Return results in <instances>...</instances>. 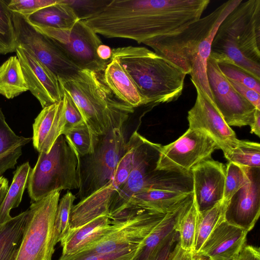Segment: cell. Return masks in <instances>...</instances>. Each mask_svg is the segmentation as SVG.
Returning <instances> with one entry per match:
<instances>
[{"label": "cell", "instance_id": "obj_20", "mask_svg": "<svg viewBox=\"0 0 260 260\" xmlns=\"http://www.w3.org/2000/svg\"><path fill=\"white\" fill-rule=\"evenodd\" d=\"M248 233L224 220L212 232L195 254L204 260H235L245 245Z\"/></svg>", "mask_w": 260, "mask_h": 260}, {"label": "cell", "instance_id": "obj_14", "mask_svg": "<svg viewBox=\"0 0 260 260\" xmlns=\"http://www.w3.org/2000/svg\"><path fill=\"white\" fill-rule=\"evenodd\" d=\"M206 73L213 103L226 124L250 126L257 109L234 88L211 55L207 59Z\"/></svg>", "mask_w": 260, "mask_h": 260}, {"label": "cell", "instance_id": "obj_6", "mask_svg": "<svg viewBox=\"0 0 260 260\" xmlns=\"http://www.w3.org/2000/svg\"><path fill=\"white\" fill-rule=\"evenodd\" d=\"M127 148L123 127L114 128L99 137L92 153L80 157V187L77 194L80 200L110 181Z\"/></svg>", "mask_w": 260, "mask_h": 260}, {"label": "cell", "instance_id": "obj_22", "mask_svg": "<svg viewBox=\"0 0 260 260\" xmlns=\"http://www.w3.org/2000/svg\"><path fill=\"white\" fill-rule=\"evenodd\" d=\"M114 223L107 215L98 217L77 228L71 229L60 242L63 257L75 254L98 242L114 228Z\"/></svg>", "mask_w": 260, "mask_h": 260}, {"label": "cell", "instance_id": "obj_28", "mask_svg": "<svg viewBox=\"0 0 260 260\" xmlns=\"http://www.w3.org/2000/svg\"><path fill=\"white\" fill-rule=\"evenodd\" d=\"M31 168L28 161L18 167L14 173L12 182L0 206V228L12 218L11 209L20 204L24 190L27 187Z\"/></svg>", "mask_w": 260, "mask_h": 260}, {"label": "cell", "instance_id": "obj_26", "mask_svg": "<svg viewBox=\"0 0 260 260\" xmlns=\"http://www.w3.org/2000/svg\"><path fill=\"white\" fill-rule=\"evenodd\" d=\"M28 210L12 217L0 228V260H15L21 242Z\"/></svg>", "mask_w": 260, "mask_h": 260}, {"label": "cell", "instance_id": "obj_18", "mask_svg": "<svg viewBox=\"0 0 260 260\" xmlns=\"http://www.w3.org/2000/svg\"><path fill=\"white\" fill-rule=\"evenodd\" d=\"M192 192L193 190L171 189L165 184H153L133 195L122 212L113 221H122L142 211L167 213Z\"/></svg>", "mask_w": 260, "mask_h": 260}, {"label": "cell", "instance_id": "obj_41", "mask_svg": "<svg viewBox=\"0 0 260 260\" xmlns=\"http://www.w3.org/2000/svg\"><path fill=\"white\" fill-rule=\"evenodd\" d=\"M140 249V245L138 248L131 250L93 254L78 260H136Z\"/></svg>", "mask_w": 260, "mask_h": 260}, {"label": "cell", "instance_id": "obj_34", "mask_svg": "<svg viewBox=\"0 0 260 260\" xmlns=\"http://www.w3.org/2000/svg\"><path fill=\"white\" fill-rule=\"evenodd\" d=\"M75 199V196L68 191L59 201L54 224L55 244L60 242L71 230V212Z\"/></svg>", "mask_w": 260, "mask_h": 260}, {"label": "cell", "instance_id": "obj_23", "mask_svg": "<svg viewBox=\"0 0 260 260\" xmlns=\"http://www.w3.org/2000/svg\"><path fill=\"white\" fill-rule=\"evenodd\" d=\"M193 201L192 192L176 208L166 214L140 245L136 260L150 259L177 232L176 227L179 218L190 206Z\"/></svg>", "mask_w": 260, "mask_h": 260}, {"label": "cell", "instance_id": "obj_10", "mask_svg": "<svg viewBox=\"0 0 260 260\" xmlns=\"http://www.w3.org/2000/svg\"><path fill=\"white\" fill-rule=\"evenodd\" d=\"M33 26L52 39L80 70L101 73L105 70L109 61L101 60L96 53L98 47L103 43L98 34L83 20H78L68 29Z\"/></svg>", "mask_w": 260, "mask_h": 260}, {"label": "cell", "instance_id": "obj_15", "mask_svg": "<svg viewBox=\"0 0 260 260\" xmlns=\"http://www.w3.org/2000/svg\"><path fill=\"white\" fill-rule=\"evenodd\" d=\"M15 52L28 90L39 101L42 107L61 101L63 93L57 76L28 49L17 45Z\"/></svg>", "mask_w": 260, "mask_h": 260}, {"label": "cell", "instance_id": "obj_5", "mask_svg": "<svg viewBox=\"0 0 260 260\" xmlns=\"http://www.w3.org/2000/svg\"><path fill=\"white\" fill-rule=\"evenodd\" d=\"M80 157L65 137L60 136L48 153H39L31 169L27 189L31 203L55 190L79 189Z\"/></svg>", "mask_w": 260, "mask_h": 260}, {"label": "cell", "instance_id": "obj_9", "mask_svg": "<svg viewBox=\"0 0 260 260\" xmlns=\"http://www.w3.org/2000/svg\"><path fill=\"white\" fill-rule=\"evenodd\" d=\"M161 147L141 136L127 178L112 201L108 214L112 220L122 212L132 197L147 185L170 178L175 174L174 172L156 170Z\"/></svg>", "mask_w": 260, "mask_h": 260}, {"label": "cell", "instance_id": "obj_43", "mask_svg": "<svg viewBox=\"0 0 260 260\" xmlns=\"http://www.w3.org/2000/svg\"><path fill=\"white\" fill-rule=\"evenodd\" d=\"M198 257L193 252L185 250L181 247L178 239L166 260H198Z\"/></svg>", "mask_w": 260, "mask_h": 260}, {"label": "cell", "instance_id": "obj_27", "mask_svg": "<svg viewBox=\"0 0 260 260\" xmlns=\"http://www.w3.org/2000/svg\"><path fill=\"white\" fill-rule=\"evenodd\" d=\"M27 90L19 59L10 56L0 66V94L12 99Z\"/></svg>", "mask_w": 260, "mask_h": 260}, {"label": "cell", "instance_id": "obj_16", "mask_svg": "<svg viewBox=\"0 0 260 260\" xmlns=\"http://www.w3.org/2000/svg\"><path fill=\"white\" fill-rule=\"evenodd\" d=\"M246 183L228 203L224 220L249 232L260 214V168H248Z\"/></svg>", "mask_w": 260, "mask_h": 260}, {"label": "cell", "instance_id": "obj_38", "mask_svg": "<svg viewBox=\"0 0 260 260\" xmlns=\"http://www.w3.org/2000/svg\"><path fill=\"white\" fill-rule=\"evenodd\" d=\"M0 34L16 48L12 12L8 8L6 0H0Z\"/></svg>", "mask_w": 260, "mask_h": 260}, {"label": "cell", "instance_id": "obj_13", "mask_svg": "<svg viewBox=\"0 0 260 260\" xmlns=\"http://www.w3.org/2000/svg\"><path fill=\"white\" fill-rule=\"evenodd\" d=\"M12 16L17 46L30 50L58 80L69 79L80 70L52 39L37 30L24 16L13 12Z\"/></svg>", "mask_w": 260, "mask_h": 260}, {"label": "cell", "instance_id": "obj_37", "mask_svg": "<svg viewBox=\"0 0 260 260\" xmlns=\"http://www.w3.org/2000/svg\"><path fill=\"white\" fill-rule=\"evenodd\" d=\"M58 0H10L7 1L9 10L25 17L39 10L54 5Z\"/></svg>", "mask_w": 260, "mask_h": 260}, {"label": "cell", "instance_id": "obj_33", "mask_svg": "<svg viewBox=\"0 0 260 260\" xmlns=\"http://www.w3.org/2000/svg\"><path fill=\"white\" fill-rule=\"evenodd\" d=\"M197 216L198 211L193 201L190 206L179 218L176 227L181 247L193 252Z\"/></svg>", "mask_w": 260, "mask_h": 260}, {"label": "cell", "instance_id": "obj_40", "mask_svg": "<svg viewBox=\"0 0 260 260\" xmlns=\"http://www.w3.org/2000/svg\"><path fill=\"white\" fill-rule=\"evenodd\" d=\"M62 100L65 107L66 126L64 131L85 124L81 114L73 99L66 92L62 91Z\"/></svg>", "mask_w": 260, "mask_h": 260}, {"label": "cell", "instance_id": "obj_2", "mask_svg": "<svg viewBox=\"0 0 260 260\" xmlns=\"http://www.w3.org/2000/svg\"><path fill=\"white\" fill-rule=\"evenodd\" d=\"M62 91L73 99L92 134L104 136L123 127L134 108L119 100L105 84L103 73L80 70L59 80Z\"/></svg>", "mask_w": 260, "mask_h": 260}, {"label": "cell", "instance_id": "obj_47", "mask_svg": "<svg viewBox=\"0 0 260 260\" xmlns=\"http://www.w3.org/2000/svg\"><path fill=\"white\" fill-rule=\"evenodd\" d=\"M251 133H254L258 137L260 136V110H256L255 113L254 120L250 125Z\"/></svg>", "mask_w": 260, "mask_h": 260}, {"label": "cell", "instance_id": "obj_12", "mask_svg": "<svg viewBox=\"0 0 260 260\" xmlns=\"http://www.w3.org/2000/svg\"><path fill=\"white\" fill-rule=\"evenodd\" d=\"M217 149V144L207 133L189 128L173 143L162 146L156 170L190 173L193 167L210 159Z\"/></svg>", "mask_w": 260, "mask_h": 260}, {"label": "cell", "instance_id": "obj_30", "mask_svg": "<svg viewBox=\"0 0 260 260\" xmlns=\"http://www.w3.org/2000/svg\"><path fill=\"white\" fill-rule=\"evenodd\" d=\"M229 162L248 168H260L259 143L239 140L233 147L223 151Z\"/></svg>", "mask_w": 260, "mask_h": 260}, {"label": "cell", "instance_id": "obj_48", "mask_svg": "<svg viewBox=\"0 0 260 260\" xmlns=\"http://www.w3.org/2000/svg\"><path fill=\"white\" fill-rule=\"evenodd\" d=\"M9 188V181L7 178L0 177V206Z\"/></svg>", "mask_w": 260, "mask_h": 260}, {"label": "cell", "instance_id": "obj_35", "mask_svg": "<svg viewBox=\"0 0 260 260\" xmlns=\"http://www.w3.org/2000/svg\"><path fill=\"white\" fill-rule=\"evenodd\" d=\"M32 138H25L15 134L5 120L0 108V156L9 154H22V147Z\"/></svg>", "mask_w": 260, "mask_h": 260}, {"label": "cell", "instance_id": "obj_44", "mask_svg": "<svg viewBox=\"0 0 260 260\" xmlns=\"http://www.w3.org/2000/svg\"><path fill=\"white\" fill-rule=\"evenodd\" d=\"M235 260H260L259 248L245 244Z\"/></svg>", "mask_w": 260, "mask_h": 260}, {"label": "cell", "instance_id": "obj_49", "mask_svg": "<svg viewBox=\"0 0 260 260\" xmlns=\"http://www.w3.org/2000/svg\"><path fill=\"white\" fill-rule=\"evenodd\" d=\"M198 257V256H197ZM198 257V260H204L202 258H201V257Z\"/></svg>", "mask_w": 260, "mask_h": 260}, {"label": "cell", "instance_id": "obj_39", "mask_svg": "<svg viewBox=\"0 0 260 260\" xmlns=\"http://www.w3.org/2000/svg\"><path fill=\"white\" fill-rule=\"evenodd\" d=\"M110 0L76 1L66 0L80 20H83L106 6Z\"/></svg>", "mask_w": 260, "mask_h": 260}, {"label": "cell", "instance_id": "obj_36", "mask_svg": "<svg viewBox=\"0 0 260 260\" xmlns=\"http://www.w3.org/2000/svg\"><path fill=\"white\" fill-rule=\"evenodd\" d=\"M247 167L229 162L225 169L223 200L229 202L231 197L247 181Z\"/></svg>", "mask_w": 260, "mask_h": 260}, {"label": "cell", "instance_id": "obj_42", "mask_svg": "<svg viewBox=\"0 0 260 260\" xmlns=\"http://www.w3.org/2000/svg\"><path fill=\"white\" fill-rule=\"evenodd\" d=\"M234 88L245 99L260 110V94L240 83L228 79Z\"/></svg>", "mask_w": 260, "mask_h": 260}, {"label": "cell", "instance_id": "obj_8", "mask_svg": "<svg viewBox=\"0 0 260 260\" xmlns=\"http://www.w3.org/2000/svg\"><path fill=\"white\" fill-rule=\"evenodd\" d=\"M166 213L142 211L115 224L113 230L93 244L58 260H78L93 254L118 252L138 248Z\"/></svg>", "mask_w": 260, "mask_h": 260}, {"label": "cell", "instance_id": "obj_1", "mask_svg": "<svg viewBox=\"0 0 260 260\" xmlns=\"http://www.w3.org/2000/svg\"><path fill=\"white\" fill-rule=\"evenodd\" d=\"M242 1L229 0L182 31L152 38L143 44L189 74L195 88L213 101L206 73L212 43L220 23Z\"/></svg>", "mask_w": 260, "mask_h": 260}, {"label": "cell", "instance_id": "obj_7", "mask_svg": "<svg viewBox=\"0 0 260 260\" xmlns=\"http://www.w3.org/2000/svg\"><path fill=\"white\" fill-rule=\"evenodd\" d=\"M60 190L31 203L15 260H52L56 245L54 224Z\"/></svg>", "mask_w": 260, "mask_h": 260}, {"label": "cell", "instance_id": "obj_31", "mask_svg": "<svg viewBox=\"0 0 260 260\" xmlns=\"http://www.w3.org/2000/svg\"><path fill=\"white\" fill-rule=\"evenodd\" d=\"M210 55L216 60L222 74L228 79L240 83L260 94V80L222 55Z\"/></svg>", "mask_w": 260, "mask_h": 260}, {"label": "cell", "instance_id": "obj_45", "mask_svg": "<svg viewBox=\"0 0 260 260\" xmlns=\"http://www.w3.org/2000/svg\"><path fill=\"white\" fill-rule=\"evenodd\" d=\"M96 53L100 59L108 62L112 56V49L108 46L102 44L98 47Z\"/></svg>", "mask_w": 260, "mask_h": 260}, {"label": "cell", "instance_id": "obj_29", "mask_svg": "<svg viewBox=\"0 0 260 260\" xmlns=\"http://www.w3.org/2000/svg\"><path fill=\"white\" fill-rule=\"evenodd\" d=\"M228 202L223 200L210 209L198 213L194 253L196 254L215 228L224 220Z\"/></svg>", "mask_w": 260, "mask_h": 260}, {"label": "cell", "instance_id": "obj_4", "mask_svg": "<svg viewBox=\"0 0 260 260\" xmlns=\"http://www.w3.org/2000/svg\"><path fill=\"white\" fill-rule=\"evenodd\" d=\"M228 57L260 80V0L242 1L224 18L211 53Z\"/></svg>", "mask_w": 260, "mask_h": 260}, {"label": "cell", "instance_id": "obj_19", "mask_svg": "<svg viewBox=\"0 0 260 260\" xmlns=\"http://www.w3.org/2000/svg\"><path fill=\"white\" fill-rule=\"evenodd\" d=\"M225 169L222 163L210 159L192 169L193 201L198 213L208 210L223 200Z\"/></svg>", "mask_w": 260, "mask_h": 260}, {"label": "cell", "instance_id": "obj_11", "mask_svg": "<svg viewBox=\"0 0 260 260\" xmlns=\"http://www.w3.org/2000/svg\"><path fill=\"white\" fill-rule=\"evenodd\" d=\"M141 135L135 131L127 141V150L120 160L113 178L103 187L74 205L71 229L79 227L103 215L108 216L112 201L126 181L132 167Z\"/></svg>", "mask_w": 260, "mask_h": 260}, {"label": "cell", "instance_id": "obj_25", "mask_svg": "<svg viewBox=\"0 0 260 260\" xmlns=\"http://www.w3.org/2000/svg\"><path fill=\"white\" fill-rule=\"evenodd\" d=\"M25 18L32 26L59 29L70 28L79 20L66 0H58L56 4L43 8Z\"/></svg>", "mask_w": 260, "mask_h": 260}, {"label": "cell", "instance_id": "obj_46", "mask_svg": "<svg viewBox=\"0 0 260 260\" xmlns=\"http://www.w3.org/2000/svg\"><path fill=\"white\" fill-rule=\"evenodd\" d=\"M16 48L0 34V54H6L16 51Z\"/></svg>", "mask_w": 260, "mask_h": 260}, {"label": "cell", "instance_id": "obj_24", "mask_svg": "<svg viewBox=\"0 0 260 260\" xmlns=\"http://www.w3.org/2000/svg\"><path fill=\"white\" fill-rule=\"evenodd\" d=\"M103 76L105 84L119 100L134 108L146 106L132 79L117 58L111 56Z\"/></svg>", "mask_w": 260, "mask_h": 260}, {"label": "cell", "instance_id": "obj_21", "mask_svg": "<svg viewBox=\"0 0 260 260\" xmlns=\"http://www.w3.org/2000/svg\"><path fill=\"white\" fill-rule=\"evenodd\" d=\"M66 126L63 100L43 108L32 124L34 148L48 153L58 138L63 135Z\"/></svg>", "mask_w": 260, "mask_h": 260}, {"label": "cell", "instance_id": "obj_17", "mask_svg": "<svg viewBox=\"0 0 260 260\" xmlns=\"http://www.w3.org/2000/svg\"><path fill=\"white\" fill-rule=\"evenodd\" d=\"M196 89V101L188 112L189 128L207 133L223 152L234 147L239 140L234 131L226 124L213 102Z\"/></svg>", "mask_w": 260, "mask_h": 260}, {"label": "cell", "instance_id": "obj_3", "mask_svg": "<svg viewBox=\"0 0 260 260\" xmlns=\"http://www.w3.org/2000/svg\"><path fill=\"white\" fill-rule=\"evenodd\" d=\"M135 84L146 105L167 103L181 95L186 74L179 67L144 47L112 49Z\"/></svg>", "mask_w": 260, "mask_h": 260}, {"label": "cell", "instance_id": "obj_32", "mask_svg": "<svg viewBox=\"0 0 260 260\" xmlns=\"http://www.w3.org/2000/svg\"><path fill=\"white\" fill-rule=\"evenodd\" d=\"M63 135L79 157L92 153L99 139L85 124L66 129Z\"/></svg>", "mask_w": 260, "mask_h": 260}]
</instances>
